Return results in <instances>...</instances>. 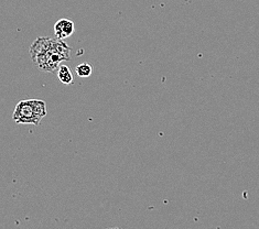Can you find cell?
<instances>
[{
	"label": "cell",
	"instance_id": "4",
	"mask_svg": "<svg viewBox=\"0 0 259 229\" xmlns=\"http://www.w3.org/2000/svg\"><path fill=\"white\" fill-rule=\"evenodd\" d=\"M57 77L62 84L65 85H71L73 84V74L70 67L66 65H60L57 69Z\"/></svg>",
	"mask_w": 259,
	"mask_h": 229
},
{
	"label": "cell",
	"instance_id": "3",
	"mask_svg": "<svg viewBox=\"0 0 259 229\" xmlns=\"http://www.w3.org/2000/svg\"><path fill=\"white\" fill-rule=\"evenodd\" d=\"M53 30H54V35L57 40L63 41L74 33L75 26L71 19L62 18L55 22L54 26H53Z\"/></svg>",
	"mask_w": 259,
	"mask_h": 229
},
{
	"label": "cell",
	"instance_id": "2",
	"mask_svg": "<svg viewBox=\"0 0 259 229\" xmlns=\"http://www.w3.org/2000/svg\"><path fill=\"white\" fill-rule=\"evenodd\" d=\"M47 116V104L42 99H24L14 108L12 118L18 125L39 126Z\"/></svg>",
	"mask_w": 259,
	"mask_h": 229
},
{
	"label": "cell",
	"instance_id": "5",
	"mask_svg": "<svg viewBox=\"0 0 259 229\" xmlns=\"http://www.w3.org/2000/svg\"><path fill=\"white\" fill-rule=\"evenodd\" d=\"M75 73L82 79L90 77L93 73V67L89 63H81L75 67Z\"/></svg>",
	"mask_w": 259,
	"mask_h": 229
},
{
	"label": "cell",
	"instance_id": "1",
	"mask_svg": "<svg viewBox=\"0 0 259 229\" xmlns=\"http://www.w3.org/2000/svg\"><path fill=\"white\" fill-rule=\"evenodd\" d=\"M71 47L62 40H53L49 50L41 55L32 58L34 64H37L39 69L43 72L52 73L57 70L61 65V62L70 61Z\"/></svg>",
	"mask_w": 259,
	"mask_h": 229
}]
</instances>
